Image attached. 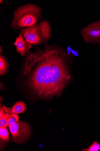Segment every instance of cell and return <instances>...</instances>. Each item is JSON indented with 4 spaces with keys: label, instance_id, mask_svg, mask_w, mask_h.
I'll return each mask as SVG.
<instances>
[{
    "label": "cell",
    "instance_id": "1",
    "mask_svg": "<svg viewBox=\"0 0 100 151\" xmlns=\"http://www.w3.org/2000/svg\"><path fill=\"white\" fill-rule=\"evenodd\" d=\"M28 52L18 78L29 89L35 98L50 100L61 95L69 83L71 76L69 56L59 47L44 44Z\"/></svg>",
    "mask_w": 100,
    "mask_h": 151
},
{
    "label": "cell",
    "instance_id": "2",
    "mask_svg": "<svg viewBox=\"0 0 100 151\" xmlns=\"http://www.w3.org/2000/svg\"><path fill=\"white\" fill-rule=\"evenodd\" d=\"M42 17L41 8L37 4L29 3L20 6L13 12L11 28L20 30L33 26Z\"/></svg>",
    "mask_w": 100,
    "mask_h": 151
},
{
    "label": "cell",
    "instance_id": "3",
    "mask_svg": "<svg viewBox=\"0 0 100 151\" xmlns=\"http://www.w3.org/2000/svg\"><path fill=\"white\" fill-rule=\"evenodd\" d=\"M20 33L27 42L34 45L47 43L51 38L50 24L46 20L20 30Z\"/></svg>",
    "mask_w": 100,
    "mask_h": 151
},
{
    "label": "cell",
    "instance_id": "4",
    "mask_svg": "<svg viewBox=\"0 0 100 151\" xmlns=\"http://www.w3.org/2000/svg\"><path fill=\"white\" fill-rule=\"evenodd\" d=\"M9 130L12 137V141L18 144H22L29 139L31 134L30 124L25 121L17 122L10 127Z\"/></svg>",
    "mask_w": 100,
    "mask_h": 151
},
{
    "label": "cell",
    "instance_id": "5",
    "mask_svg": "<svg viewBox=\"0 0 100 151\" xmlns=\"http://www.w3.org/2000/svg\"><path fill=\"white\" fill-rule=\"evenodd\" d=\"M83 40L86 43H100V20L83 27L80 31Z\"/></svg>",
    "mask_w": 100,
    "mask_h": 151
},
{
    "label": "cell",
    "instance_id": "6",
    "mask_svg": "<svg viewBox=\"0 0 100 151\" xmlns=\"http://www.w3.org/2000/svg\"><path fill=\"white\" fill-rule=\"evenodd\" d=\"M13 45L16 47L17 52L22 57H24L30 51L33 47L31 44L25 40L22 35L20 33L18 36L16 38Z\"/></svg>",
    "mask_w": 100,
    "mask_h": 151
},
{
    "label": "cell",
    "instance_id": "7",
    "mask_svg": "<svg viewBox=\"0 0 100 151\" xmlns=\"http://www.w3.org/2000/svg\"><path fill=\"white\" fill-rule=\"evenodd\" d=\"M2 107L6 113L9 114H23L26 111L27 109L25 102L20 101L15 102L11 107H6L4 104Z\"/></svg>",
    "mask_w": 100,
    "mask_h": 151
},
{
    "label": "cell",
    "instance_id": "8",
    "mask_svg": "<svg viewBox=\"0 0 100 151\" xmlns=\"http://www.w3.org/2000/svg\"><path fill=\"white\" fill-rule=\"evenodd\" d=\"M9 64L6 58L2 54H0V76L6 74L8 72Z\"/></svg>",
    "mask_w": 100,
    "mask_h": 151
},
{
    "label": "cell",
    "instance_id": "9",
    "mask_svg": "<svg viewBox=\"0 0 100 151\" xmlns=\"http://www.w3.org/2000/svg\"><path fill=\"white\" fill-rule=\"evenodd\" d=\"M0 138L4 141L9 140V133L7 127H0Z\"/></svg>",
    "mask_w": 100,
    "mask_h": 151
},
{
    "label": "cell",
    "instance_id": "10",
    "mask_svg": "<svg viewBox=\"0 0 100 151\" xmlns=\"http://www.w3.org/2000/svg\"><path fill=\"white\" fill-rule=\"evenodd\" d=\"M19 121V117L18 114H9L8 121V127L9 128L10 127Z\"/></svg>",
    "mask_w": 100,
    "mask_h": 151
},
{
    "label": "cell",
    "instance_id": "11",
    "mask_svg": "<svg viewBox=\"0 0 100 151\" xmlns=\"http://www.w3.org/2000/svg\"><path fill=\"white\" fill-rule=\"evenodd\" d=\"M100 150V144L94 141L88 147L82 149L83 151H98Z\"/></svg>",
    "mask_w": 100,
    "mask_h": 151
},
{
    "label": "cell",
    "instance_id": "12",
    "mask_svg": "<svg viewBox=\"0 0 100 151\" xmlns=\"http://www.w3.org/2000/svg\"><path fill=\"white\" fill-rule=\"evenodd\" d=\"M9 114H7L4 116L0 118V127H8V121Z\"/></svg>",
    "mask_w": 100,
    "mask_h": 151
},
{
    "label": "cell",
    "instance_id": "13",
    "mask_svg": "<svg viewBox=\"0 0 100 151\" xmlns=\"http://www.w3.org/2000/svg\"><path fill=\"white\" fill-rule=\"evenodd\" d=\"M6 113L4 110L2 106L1 103V106H0V118H1L6 114Z\"/></svg>",
    "mask_w": 100,
    "mask_h": 151
}]
</instances>
